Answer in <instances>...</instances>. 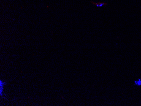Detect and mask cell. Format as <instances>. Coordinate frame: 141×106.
Instances as JSON below:
<instances>
[{
	"label": "cell",
	"instance_id": "cell-1",
	"mask_svg": "<svg viewBox=\"0 0 141 106\" xmlns=\"http://www.w3.org/2000/svg\"><path fill=\"white\" fill-rule=\"evenodd\" d=\"M6 85V82L0 80V95L3 98V90L4 87Z\"/></svg>",
	"mask_w": 141,
	"mask_h": 106
},
{
	"label": "cell",
	"instance_id": "cell-2",
	"mask_svg": "<svg viewBox=\"0 0 141 106\" xmlns=\"http://www.w3.org/2000/svg\"><path fill=\"white\" fill-rule=\"evenodd\" d=\"M90 2L92 4L95 5L96 6H97V7H102L103 6H106L107 5V3H105V2H94L93 1H91Z\"/></svg>",
	"mask_w": 141,
	"mask_h": 106
}]
</instances>
